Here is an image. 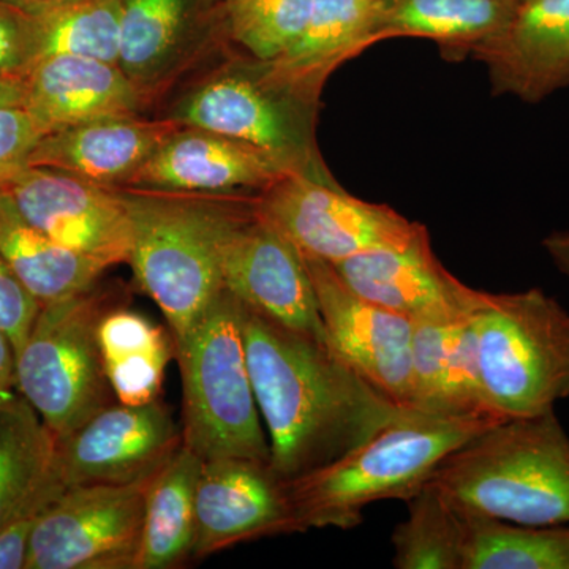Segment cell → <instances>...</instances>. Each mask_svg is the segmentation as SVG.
Returning a JSON list of instances; mask_svg holds the SVG:
<instances>
[{"label": "cell", "mask_w": 569, "mask_h": 569, "mask_svg": "<svg viewBox=\"0 0 569 569\" xmlns=\"http://www.w3.org/2000/svg\"><path fill=\"white\" fill-rule=\"evenodd\" d=\"M22 81V110L43 134L99 119L140 114L149 92L119 63L70 54L40 59Z\"/></svg>", "instance_id": "cell-19"}, {"label": "cell", "mask_w": 569, "mask_h": 569, "mask_svg": "<svg viewBox=\"0 0 569 569\" xmlns=\"http://www.w3.org/2000/svg\"><path fill=\"white\" fill-rule=\"evenodd\" d=\"M104 373L123 406H144L159 399L164 372L176 356L170 329L141 313L114 307L99 326Z\"/></svg>", "instance_id": "cell-26"}, {"label": "cell", "mask_w": 569, "mask_h": 569, "mask_svg": "<svg viewBox=\"0 0 569 569\" xmlns=\"http://www.w3.org/2000/svg\"><path fill=\"white\" fill-rule=\"evenodd\" d=\"M542 247L561 274L569 279V231H557V233L549 234L542 241Z\"/></svg>", "instance_id": "cell-38"}, {"label": "cell", "mask_w": 569, "mask_h": 569, "mask_svg": "<svg viewBox=\"0 0 569 569\" xmlns=\"http://www.w3.org/2000/svg\"><path fill=\"white\" fill-rule=\"evenodd\" d=\"M496 96L538 103L569 86V0H523L496 39L471 52Z\"/></svg>", "instance_id": "cell-18"}, {"label": "cell", "mask_w": 569, "mask_h": 569, "mask_svg": "<svg viewBox=\"0 0 569 569\" xmlns=\"http://www.w3.org/2000/svg\"><path fill=\"white\" fill-rule=\"evenodd\" d=\"M222 287L253 312L328 343L305 257L254 203L224 241Z\"/></svg>", "instance_id": "cell-15"}, {"label": "cell", "mask_w": 569, "mask_h": 569, "mask_svg": "<svg viewBox=\"0 0 569 569\" xmlns=\"http://www.w3.org/2000/svg\"><path fill=\"white\" fill-rule=\"evenodd\" d=\"M133 244L129 264L142 293L159 306L181 342L222 290V250L252 211L254 194H197L119 187Z\"/></svg>", "instance_id": "cell-2"}, {"label": "cell", "mask_w": 569, "mask_h": 569, "mask_svg": "<svg viewBox=\"0 0 569 569\" xmlns=\"http://www.w3.org/2000/svg\"><path fill=\"white\" fill-rule=\"evenodd\" d=\"M190 7L192 0H122L119 67L146 91L174 61Z\"/></svg>", "instance_id": "cell-31"}, {"label": "cell", "mask_w": 569, "mask_h": 569, "mask_svg": "<svg viewBox=\"0 0 569 569\" xmlns=\"http://www.w3.org/2000/svg\"><path fill=\"white\" fill-rule=\"evenodd\" d=\"M462 515L463 569H569V523L522 526Z\"/></svg>", "instance_id": "cell-28"}, {"label": "cell", "mask_w": 569, "mask_h": 569, "mask_svg": "<svg viewBox=\"0 0 569 569\" xmlns=\"http://www.w3.org/2000/svg\"><path fill=\"white\" fill-rule=\"evenodd\" d=\"M121 11L122 0H58L29 10L36 62L48 56L70 54L119 63Z\"/></svg>", "instance_id": "cell-29"}, {"label": "cell", "mask_w": 569, "mask_h": 569, "mask_svg": "<svg viewBox=\"0 0 569 569\" xmlns=\"http://www.w3.org/2000/svg\"><path fill=\"white\" fill-rule=\"evenodd\" d=\"M54 448V433L20 392L0 400V529L26 508L51 503L40 486Z\"/></svg>", "instance_id": "cell-27"}, {"label": "cell", "mask_w": 569, "mask_h": 569, "mask_svg": "<svg viewBox=\"0 0 569 569\" xmlns=\"http://www.w3.org/2000/svg\"><path fill=\"white\" fill-rule=\"evenodd\" d=\"M36 62L32 14L0 0V74L22 78Z\"/></svg>", "instance_id": "cell-34"}, {"label": "cell", "mask_w": 569, "mask_h": 569, "mask_svg": "<svg viewBox=\"0 0 569 569\" xmlns=\"http://www.w3.org/2000/svg\"><path fill=\"white\" fill-rule=\"evenodd\" d=\"M410 407L449 417L492 415L482 396L471 310L413 320Z\"/></svg>", "instance_id": "cell-21"}, {"label": "cell", "mask_w": 569, "mask_h": 569, "mask_svg": "<svg viewBox=\"0 0 569 569\" xmlns=\"http://www.w3.org/2000/svg\"><path fill=\"white\" fill-rule=\"evenodd\" d=\"M126 305L99 283L41 306L17 358V391L61 438L118 402L104 373L99 326Z\"/></svg>", "instance_id": "cell-7"}, {"label": "cell", "mask_w": 569, "mask_h": 569, "mask_svg": "<svg viewBox=\"0 0 569 569\" xmlns=\"http://www.w3.org/2000/svg\"><path fill=\"white\" fill-rule=\"evenodd\" d=\"M0 253L41 306L82 293L108 268L52 241L18 211L0 189Z\"/></svg>", "instance_id": "cell-25"}, {"label": "cell", "mask_w": 569, "mask_h": 569, "mask_svg": "<svg viewBox=\"0 0 569 569\" xmlns=\"http://www.w3.org/2000/svg\"><path fill=\"white\" fill-rule=\"evenodd\" d=\"M182 443L203 462L271 460L260 422L242 328V305L222 290L181 342Z\"/></svg>", "instance_id": "cell-5"}, {"label": "cell", "mask_w": 569, "mask_h": 569, "mask_svg": "<svg viewBox=\"0 0 569 569\" xmlns=\"http://www.w3.org/2000/svg\"><path fill=\"white\" fill-rule=\"evenodd\" d=\"M242 328L271 466L284 481L342 459L402 408L329 343L291 331L244 305Z\"/></svg>", "instance_id": "cell-1"}, {"label": "cell", "mask_w": 569, "mask_h": 569, "mask_svg": "<svg viewBox=\"0 0 569 569\" xmlns=\"http://www.w3.org/2000/svg\"><path fill=\"white\" fill-rule=\"evenodd\" d=\"M430 485L470 515L522 523H569V437L556 410L507 418L462 445Z\"/></svg>", "instance_id": "cell-4"}, {"label": "cell", "mask_w": 569, "mask_h": 569, "mask_svg": "<svg viewBox=\"0 0 569 569\" xmlns=\"http://www.w3.org/2000/svg\"><path fill=\"white\" fill-rule=\"evenodd\" d=\"M171 118L254 146L293 173L332 178L317 146L318 104L269 80L257 59L231 63L200 82Z\"/></svg>", "instance_id": "cell-8"}, {"label": "cell", "mask_w": 569, "mask_h": 569, "mask_svg": "<svg viewBox=\"0 0 569 569\" xmlns=\"http://www.w3.org/2000/svg\"><path fill=\"white\" fill-rule=\"evenodd\" d=\"M153 477L62 492L37 519L26 569H137Z\"/></svg>", "instance_id": "cell-10"}, {"label": "cell", "mask_w": 569, "mask_h": 569, "mask_svg": "<svg viewBox=\"0 0 569 569\" xmlns=\"http://www.w3.org/2000/svg\"><path fill=\"white\" fill-rule=\"evenodd\" d=\"M174 118L116 116L43 134L28 167L66 171L99 186L126 187L171 134L181 129Z\"/></svg>", "instance_id": "cell-20"}, {"label": "cell", "mask_w": 569, "mask_h": 569, "mask_svg": "<svg viewBox=\"0 0 569 569\" xmlns=\"http://www.w3.org/2000/svg\"><path fill=\"white\" fill-rule=\"evenodd\" d=\"M293 173L268 152L224 134L182 126L126 187L197 194L258 193Z\"/></svg>", "instance_id": "cell-17"}, {"label": "cell", "mask_w": 569, "mask_h": 569, "mask_svg": "<svg viewBox=\"0 0 569 569\" xmlns=\"http://www.w3.org/2000/svg\"><path fill=\"white\" fill-rule=\"evenodd\" d=\"M376 0H316L301 36L272 61L269 80L320 107L326 81L342 63L372 47Z\"/></svg>", "instance_id": "cell-22"}, {"label": "cell", "mask_w": 569, "mask_h": 569, "mask_svg": "<svg viewBox=\"0 0 569 569\" xmlns=\"http://www.w3.org/2000/svg\"><path fill=\"white\" fill-rule=\"evenodd\" d=\"M486 408L538 417L569 397V313L539 288L481 291L471 309Z\"/></svg>", "instance_id": "cell-6"}, {"label": "cell", "mask_w": 569, "mask_h": 569, "mask_svg": "<svg viewBox=\"0 0 569 569\" xmlns=\"http://www.w3.org/2000/svg\"><path fill=\"white\" fill-rule=\"evenodd\" d=\"M305 263L329 347L396 406L410 407L413 320L355 293L326 261Z\"/></svg>", "instance_id": "cell-13"}, {"label": "cell", "mask_w": 569, "mask_h": 569, "mask_svg": "<svg viewBox=\"0 0 569 569\" xmlns=\"http://www.w3.org/2000/svg\"><path fill=\"white\" fill-rule=\"evenodd\" d=\"M2 2L11 3V6L20 7L22 10H36L40 7L50 6L58 0H2Z\"/></svg>", "instance_id": "cell-40"}, {"label": "cell", "mask_w": 569, "mask_h": 569, "mask_svg": "<svg viewBox=\"0 0 569 569\" xmlns=\"http://www.w3.org/2000/svg\"><path fill=\"white\" fill-rule=\"evenodd\" d=\"M43 133L22 108H0V189L28 167Z\"/></svg>", "instance_id": "cell-35"}, {"label": "cell", "mask_w": 569, "mask_h": 569, "mask_svg": "<svg viewBox=\"0 0 569 569\" xmlns=\"http://www.w3.org/2000/svg\"><path fill=\"white\" fill-rule=\"evenodd\" d=\"M501 419L488 413L449 417L400 408L361 447L290 481L302 529H355L370 505L407 501L452 452Z\"/></svg>", "instance_id": "cell-3"}, {"label": "cell", "mask_w": 569, "mask_h": 569, "mask_svg": "<svg viewBox=\"0 0 569 569\" xmlns=\"http://www.w3.org/2000/svg\"><path fill=\"white\" fill-rule=\"evenodd\" d=\"M518 6L519 0H376L372 44L415 37L462 58L500 36Z\"/></svg>", "instance_id": "cell-23"}, {"label": "cell", "mask_w": 569, "mask_h": 569, "mask_svg": "<svg viewBox=\"0 0 569 569\" xmlns=\"http://www.w3.org/2000/svg\"><path fill=\"white\" fill-rule=\"evenodd\" d=\"M290 481L271 460L224 458L201 467L197 486L193 559L242 542L302 533Z\"/></svg>", "instance_id": "cell-14"}, {"label": "cell", "mask_w": 569, "mask_h": 569, "mask_svg": "<svg viewBox=\"0 0 569 569\" xmlns=\"http://www.w3.org/2000/svg\"><path fill=\"white\" fill-rule=\"evenodd\" d=\"M3 190L29 223L58 244L108 269L129 263L132 220L119 189L52 168L26 167Z\"/></svg>", "instance_id": "cell-12"}, {"label": "cell", "mask_w": 569, "mask_h": 569, "mask_svg": "<svg viewBox=\"0 0 569 569\" xmlns=\"http://www.w3.org/2000/svg\"><path fill=\"white\" fill-rule=\"evenodd\" d=\"M316 0H228L231 39L257 61H272L305 31Z\"/></svg>", "instance_id": "cell-32"}, {"label": "cell", "mask_w": 569, "mask_h": 569, "mask_svg": "<svg viewBox=\"0 0 569 569\" xmlns=\"http://www.w3.org/2000/svg\"><path fill=\"white\" fill-rule=\"evenodd\" d=\"M44 508H26L0 529V569L28 568L29 548L37 519Z\"/></svg>", "instance_id": "cell-36"}, {"label": "cell", "mask_w": 569, "mask_h": 569, "mask_svg": "<svg viewBox=\"0 0 569 569\" xmlns=\"http://www.w3.org/2000/svg\"><path fill=\"white\" fill-rule=\"evenodd\" d=\"M331 266L355 293L411 320L470 312L481 293L441 264L426 227L406 244Z\"/></svg>", "instance_id": "cell-16"}, {"label": "cell", "mask_w": 569, "mask_h": 569, "mask_svg": "<svg viewBox=\"0 0 569 569\" xmlns=\"http://www.w3.org/2000/svg\"><path fill=\"white\" fill-rule=\"evenodd\" d=\"M254 209L305 257L335 264L406 244L425 224L348 193L335 178L290 173L254 194Z\"/></svg>", "instance_id": "cell-9"}, {"label": "cell", "mask_w": 569, "mask_h": 569, "mask_svg": "<svg viewBox=\"0 0 569 569\" xmlns=\"http://www.w3.org/2000/svg\"><path fill=\"white\" fill-rule=\"evenodd\" d=\"M24 81L22 78L0 74V108H22Z\"/></svg>", "instance_id": "cell-39"}, {"label": "cell", "mask_w": 569, "mask_h": 569, "mask_svg": "<svg viewBox=\"0 0 569 569\" xmlns=\"http://www.w3.org/2000/svg\"><path fill=\"white\" fill-rule=\"evenodd\" d=\"M519 2H523V0H519Z\"/></svg>", "instance_id": "cell-41"}, {"label": "cell", "mask_w": 569, "mask_h": 569, "mask_svg": "<svg viewBox=\"0 0 569 569\" xmlns=\"http://www.w3.org/2000/svg\"><path fill=\"white\" fill-rule=\"evenodd\" d=\"M181 447V426L162 400L114 402L56 438L47 481L61 493L80 486L130 485L153 477Z\"/></svg>", "instance_id": "cell-11"}, {"label": "cell", "mask_w": 569, "mask_h": 569, "mask_svg": "<svg viewBox=\"0 0 569 569\" xmlns=\"http://www.w3.org/2000/svg\"><path fill=\"white\" fill-rule=\"evenodd\" d=\"M201 467L203 460L182 443L152 478L137 569L181 568L193 559Z\"/></svg>", "instance_id": "cell-24"}, {"label": "cell", "mask_w": 569, "mask_h": 569, "mask_svg": "<svg viewBox=\"0 0 569 569\" xmlns=\"http://www.w3.org/2000/svg\"><path fill=\"white\" fill-rule=\"evenodd\" d=\"M17 389V351L6 332L0 329V400Z\"/></svg>", "instance_id": "cell-37"}, {"label": "cell", "mask_w": 569, "mask_h": 569, "mask_svg": "<svg viewBox=\"0 0 569 569\" xmlns=\"http://www.w3.org/2000/svg\"><path fill=\"white\" fill-rule=\"evenodd\" d=\"M40 309V302L22 284L3 254L0 253V329L13 343L17 358L28 340Z\"/></svg>", "instance_id": "cell-33"}, {"label": "cell", "mask_w": 569, "mask_h": 569, "mask_svg": "<svg viewBox=\"0 0 569 569\" xmlns=\"http://www.w3.org/2000/svg\"><path fill=\"white\" fill-rule=\"evenodd\" d=\"M408 516L391 535L397 569H463V515L436 486L406 501Z\"/></svg>", "instance_id": "cell-30"}]
</instances>
